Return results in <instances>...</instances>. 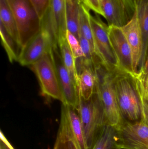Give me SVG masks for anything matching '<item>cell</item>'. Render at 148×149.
Segmentation results:
<instances>
[{
  "instance_id": "cell-2",
  "label": "cell",
  "mask_w": 148,
  "mask_h": 149,
  "mask_svg": "<svg viewBox=\"0 0 148 149\" xmlns=\"http://www.w3.org/2000/svg\"><path fill=\"white\" fill-rule=\"evenodd\" d=\"M88 149H91L104 125L107 123L96 91L89 100L80 97L77 109Z\"/></svg>"
},
{
  "instance_id": "cell-9",
  "label": "cell",
  "mask_w": 148,
  "mask_h": 149,
  "mask_svg": "<svg viewBox=\"0 0 148 149\" xmlns=\"http://www.w3.org/2000/svg\"><path fill=\"white\" fill-rule=\"evenodd\" d=\"M117 133L116 147L122 149H148V126L140 121L124 120Z\"/></svg>"
},
{
  "instance_id": "cell-16",
  "label": "cell",
  "mask_w": 148,
  "mask_h": 149,
  "mask_svg": "<svg viewBox=\"0 0 148 149\" xmlns=\"http://www.w3.org/2000/svg\"><path fill=\"white\" fill-rule=\"evenodd\" d=\"M57 42L63 63L78 88L79 74L76 67V61L69 46L66 36L58 38Z\"/></svg>"
},
{
  "instance_id": "cell-1",
  "label": "cell",
  "mask_w": 148,
  "mask_h": 149,
  "mask_svg": "<svg viewBox=\"0 0 148 149\" xmlns=\"http://www.w3.org/2000/svg\"><path fill=\"white\" fill-rule=\"evenodd\" d=\"M95 91L101 101L108 124L116 130L124 122L116 100L114 86V77L116 73L107 70L102 65L96 66Z\"/></svg>"
},
{
  "instance_id": "cell-23",
  "label": "cell",
  "mask_w": 148,
  "mask_h": 149,
  "mask_svg": "<svg viewBox=\"0 0 148 149\" xmlns=\"http://www.w3.org/2000/svg\"><path fill=\"white\" fill-rule=\"evenodd\" d=\"M80 29L81 35L89 42L93 52L95 54L94 41L90 24V10L83 4H80Z\"/></svg>"
},
{
  "instance_id": "cell-14",
  "label": "cell",
  "mask_w": 148,
  "mask_h": 149,
  "mask_svg": "<svg viewBox=\"0 0 148 149\" xmlns=\"http://www.w3.org/2000/svg\"><path fill=\"white\" fill-rule=\"evenodd\" d=\"M61 111L65 115L70 130L80 149H88L77 109L71 106L63 104Z\"/></svg>"
},
{
  "instance_id": "cell-26",
  "label": "cell",
  "mask_w": 148,
  "mask_h": 149,
  "mask_svg": "<svg viewBox=\"0 0 148 149\" xmlns=\"http://www.w3.org/2000/svg\"><path fill=\"white\" fill-rule=\"evenodd\" d=\"M40 19L46 15L50 7L51 0H30Z\"/></svg>"
},
{
  "instance_id": "cell-31",
  "label": "cell",
  "mask_w": 148,
  "mask_h": 149,
  "mask_svg": "<svg viewBox=\"0 0 148 149\" xmlns=\"http://www.w3.org/2000/svg\"><path fill=\"white\" fill-rule=\"evenodd\" d=\"M114 149H121L120 148H119V147H116L115 148H114Z\"/></svg>"
},
{
  "instance_id": "cell-6",
  "label": "cell",
  "mask_w": 148,
  "mask_h": 149,
  "mask_svg": "<svg viewBox=\"0 0 148 149\" xmlns=\"http://www.w3.org/2000/svg\"><path fill=\"white\" fill-rule=\"evenodd\" d=\"M30 67L38 79L43 95L63 103V95L50 50Z\"/></svg>"
},
{
  "instance_id": "cell-10",
  "label": "cell",
  "mask_w": 148,
  "mask_h": 149,
  "mask_svg": "<svg viewBox=\"0 0 148 149\" xmlns=\"http://www.w3.org/2000/svg\"><path fill=\"white\" fill-rule=\"evenodd\" d=\"M110 44L117 60L120 73L130 75L134 70L131 49L121 27L108 25Z\"/></svg>"
},
{
  "instance_id": "cell-11",
  "label": "cell",
  "mask_w": 148,
  "mask_h": 149,
  "mask_svg": "<svg viewBox=\"0 0 148 149\" xmlns=\"http://www.w3.org/2000/svg\"><path fill=\"white\" fill-rule=\"evenodd\" d=\"M108 25L121 27L132 18L136 10V0H100Z\"/></svg>"
},
{
  "instance_id": "cell-28",
  "label": "cell",
  "mask_w": 148,
  "mask_h": 149,
  "mask_svg": "<svg viewBox=\"0 0 148 149\" xmlns=\"http://www.w3.org/2000/svg\"><path fill=\"white\" fill-rule=\"evenodd\" d=\"M88 7L90 10H93L95 14L104 17V14L100 4V0H88Z\"/></svg>"
},
{
  "instance_id": "cell-12",
  "label": "cell",
  "mask_w": 148,
  "mask_h": 149,
  "mask_svg": "<svg viewBox=\"0 0 148 149\" xmlns=\"http://www.w3.org/2000/svg\"><path fill=\"white\" fill-rule=\"evenodd\" d=\"M121 28L131 49L134 70L137 72L141 59L143 42L136 8L130 21Z\"/></svg>"
},
{
  "instance_id": "cell-19",
  "label": "cell",
  "mask_w": 148,
  "mask_h": 149,
  "mask_svg": "<svg viewBox=\"0 0 148 149\" xmlns=\"http://www.w3.org/2000/svg\"><path fill=\"white\" fill-rule=\"evenodd\" d=\"M78 89L80 97L87 100L95 91L96 76L94 72L88 68H83L78 72Z\"/></svg>"
},
{
  "instance_id": "cell-30",
  "label": "cell",
  "mask_w": 148,
  "mask_h": 149,
  "mask_svg": "<svg viewBox=\"0 0 148 149\" xmlns=\"http://www.w3.org/2000/svg\"><path fill=\"white\" fill-rule=\"evenodd\" d=\"M148 71V55L145 64L143 66V68L139 71L138 72H141V73H146Z\"/></svg>"
},
{
  "instance_id": "cell-20",
  "label": "cell",
  "mask_w": 148,
  "mask_h": 149,
  "mask_svg": "<svg viewBox=\"0 0 148 149\" xmlns=\"http://www.w3.org/2000/svg\"><path fill=\"white\" fill-rule=\"evenodd\" d=\"M0 34L2 44L7 53L10 63L18 62L23 50V47L7 31L2 24L0 22Z\"/></svg>"
},
{
  "instance_id": "cell-25",
  "label": "cell",
  "mask_w": 148,
  "mask_h": 149,
  "mask_svg": "<svg viewBox=\"0 0 148 149\" xmlns=\"http://www.w3.org/2000/svg\"><path fill=\"white\" fill-rule=\"evenodd\" d=\"M66 38L76 61L82 58L83 53L79 40L68 30L66 32Z\"/></svg>"
},
{
  "instance_id": "cell-18",
  "label": "cell",
  "mask_w": 148,
  "mask_h": 149,
  "mask_svg": "<svg viewBox=\"0 0 148 149\" xmlns=\"http://www.w3.org/2000/svg\"><path fill=\"white\" fill-rule=\"evenodd\" d=\"M53 149H80L70 130L65 115L62 111L60 126Z\"/></svg>"
},
{
  "instance_id": "cell-29",
  "label": "cell",
  "mask_w": 148,
  "mask_h": 149,
  "mask_svg": "<svg viewBox=\"0 0 148 149\" xmlns=\"http://www.w3.org/2000/svg\"><path fill=\"white\" fill-rule=\"evenodd\" d=\"M0 149H14L11 144L8 141L1 131Z\"/></svg>"
},
{
  "instance_id": "cell-24",
  "label": "cell",
  "mask_w": 148,
  "mask_h": 149,
  "mask_svg": "<svg viewBox=\"0 0 148 149\" xmlns=\"http://www.w3.org/2000/svg\"><path fill=\"white\" fill-rule=\"evenodd\" d=\"M134 85L139 100L148 103V71L136 72L129 75Z\"/></svg>"
},
{
  "instance_id": "cell-21",
  "label": "cell",
  "mask_w": 148,
  "mask_h": 149,
  "mask_svg": "<svg viewBox=\"0 0 148 149\" xmlns=\"http://www.w3.org/2000/svg\"><path fill=\"white\" fill-rule=\"evenodd\" d=\"M117 142V130L106 123L91 149H114Z\"/></svg>"
},
{
  "instance_id": "cell-3",
  "label": "cell",
  "mask_w": 148,
  "mask_h": 149,
  "mask_svg": "<svg viewBox=\"0 0 148 149\" xmlns=\"http://www.w3.org/2000/svg\"><path fill=\"white\" fill-rule=\"evenodd\" d=\"M15 20L19 42L24 48L41 30V20L30 0H7Z\"/></svg>"
},
{
  "instance_id": "cell-22",
  "label": "cell",
  "mask_w": 148,
  "mask_h": 149,
  "mask_svg": "<svg viewBox=\"0 0 148 149\" xmlns=\"http://www.w3.org/2000/svg\"><path fill=\"white\" fill-rule=\"evenodd\" d=\"M0 22L10 35L19 42L15 20L7 0H0Z\"/></svg>"
},
{
  "instance_id": "cell-13",
  "label": "cell",
  "mask_w": 148,
  "mask_h": 149,
  "mask_svg": "<svg viewBox=\"0 0 148 149\" xmlns=\"http://www.w3.org/2000/svg\"><path fill=\"white\" fill-rule=\"evenodd\" d=\"M46 16L57 42L67 31L65 0H51Z\"/></svg>"
},
{
  "instance_id": "cell-4",
  "label": "cell",
  "mask_w": 148,
  "mask_h": 149,
  "mask_svg": "<svg viewBox=\"0 0 148 149\" xmlns=\"http://www.w3.org/2000/svg\"><path fill=\"white\" fill-rule=\"evenodd\" d=\"M114 86L116 100L123 117L132 121L140 120V100L130 76L116 73L114 77Z\"/></svg>"
},
{
  "instance_id": "cell-5",
  "label": "cell",
  "mask_w": 148,
  "mask_h": 149,
  "mask_svg": "<svg viewBox=\"0 0 148 149\" xmlns=\"http://www.w3.org/2000/svg\"><path fill=\"white\" fill-rule=\"evenodd\" d=\"M90 14V21L95 45V53L102 65L109 72L120 73L117 60L112 49L107 25L98 14Z\"/></svg>"
},
{
  "instance_id": "cell-8",
  "label": "cell",
  "mask_w": 148,
  "mask_h": 149,
  "mask_svg": "<svg viewBox=\"0 0 148 149\" xmlns=\"http://www.w3.org/2000/svg\"><path fill=\"white\" fill-rule=\"evenodd\" d=\"M50 53L63 95V104L71 106L77 110L80 101L79 89L63 63L58 44L52 45Z\"/></svg>"
},
{
  "instance_id": "cell-15",
  "label": "cell",
  "mask_w": 148,
  "mask_h": 149,
  "mask_svg": "<svg viewBox=\"0 0 148 149\" xmlns=\"http://www.w3.org/2000/svg\"><path fill=\"white\" fill-rule=\"evenodd\" d=\"M136 11L142 34V46L141 59L138 71L144 66L148 55V0H136Z\"/></svg>"
},
{
  "instance_id": "cell-27",
  "label": "cell",
  "mask_w": 148,
  "mask_h": 149,
  "mask_svg": "<svg viewBox=\"0 0 148 149\" xmlns=\"http://www.w3.org/2000/svg\"><path fill=\"white\" fill-rule=\"evenodd\" d=\"M140 100V105L141 117L140 121L148 126V103Z\"/></svg>"
},
{
  "instance_id": "cell-17",
  "label": "cell",
  "mask_w": 148,
  "mask_h": 149,
  "mask_svg": "<svg viewBox=\"0 0 148 149\" xmlns=\"http://www.w3.org/2000/svg\"><path fill=\"white\" fill-rule=\"evenodd\" d=\"M67 30L80 41V5L78 0H65Z\"/></svg>"
},
{
  "instance_id": "cell-7",
  "label": "cell",
  "mask_w": 148,
  "mask_h": 149,
  "mask_svg": "<svg viewBox=\"0 0 148 149\" xmlns=\"http://www.w3.org/2000/svg\"><path fill=\"white\" fill-rule=\"evenodd\" d=\"M57 44L46 17L41 19L39 33L23 48L18 62L22 66H32L50 51L52 45Z\"/></svg>"
}]
</instances>
